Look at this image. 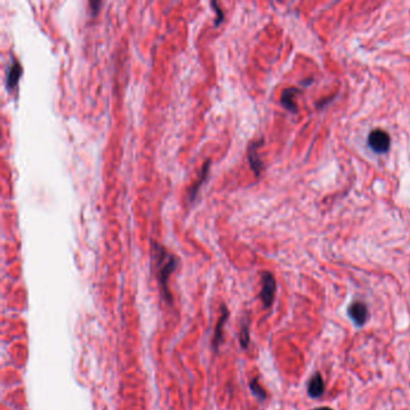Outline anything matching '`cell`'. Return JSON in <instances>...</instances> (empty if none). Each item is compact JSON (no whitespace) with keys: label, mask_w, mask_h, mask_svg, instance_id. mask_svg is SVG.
<instances>
[{"label":"cell","mask_w":410,"mask_h":410,"mask_svg":"<svg viewBox=\"0 0 410 410\" xmlns=\"http://www.w3.org/2000/svg\"><path fill=\"white\" fill-rule=\"evenodd\" d=\"M257 147H259V143H251L249 145V150H248V159H249L251 168H253L254 172H255L256 174H259L261 167H262V164H261L259 158H257V153H256Z\"/></svg>","instance_id":"obj_9"},{"label":"cell","mask_w":410,"mask_h":410,"mask_svg":"<svg viewBox=\"0 0 410 410\" xmlns=\"http://www.w3.org/2000/svg\"><path fill=\"white\" fill-rule=\"evenodd\" d=\"M22 75V66L17 61H13L12 65L9 68L8 76H6V85L8 88H15L17 85L19 77Z\"/></svg>","instance_id":"obj_7"},{"label":"cell","mask_w":410,"mask_h":410,"mask_svg":"<svg viewBox=\"0 0 410 410\" xmlns=\"http://www.w3.org/2000/svg\"><path fill=\"white\" fill-rule=\"evenodd\" d=\"M240 340L241 345H242L243 348H247L248 344H249V329H248V324H243L242 329H241Z\"/></svg>","instance_id":"obj_12"},{"label":"cell","mask_w":410,"mask_h":410,"mask_svg":"<svg viewBox=\"0 0 410 410\" xmlns=\"http://www.w3.org/2000/svg\"><path fill=\"white\" fill-rule=\"evenodd\" d=\"M250 390L253 391V393L257 397V398H260V399L266 398V392H265V390L261 388V385L259 384V382H257V379L251 380Z\"/></svg>","instance_id":"obj_11"},{"label":"cell","mask_w":410,"mask_h":410,"mask_svg":"<svg viewBox=\"0 0 410 410\" xmlns=\"http://www.w3.org/2000/svg\"><path fill=\"white\" fill-rule=\"evenodd\" d=\"M390 143H391V140H390L389 134L382 129H375V130L369 132L368 145L375 153H386L390 148Z\"/></svg>","instance_id":"obj_2"},{"label":"cell","mask_w":410,"mask_h":410,"mask_svg":"<svg viewBox=\"0 0 410 410\" xmlns=\"http://www.w3.org/2000/svg\"><path fill=\"white\" fill-rule=\"evenodd\" d=\"M324 391H325V383H324L321 375L316 373L308 384V395L312 398H319Z\"/></svg>","instance_id":"obj_6"},{"label":"cell","mask_w":410,"mask_h":410,"mask_svg":"<svg viewBox=\"0 0 410 410\" xmlns=\"http://www.w3.org/2000/svg\"><path fill=\"white\" fill-rule=\"evenodd\" d=\"M349 315L356 325L361 326L366 323L367 317H368V309H367V306L365 303L354 302L349 307Z\"/></svg>","instance_id":"obj_5"},{"label":"cell","mask_w":410,"mask_h":410,"mask_svg":"<svg viewBox=\"0 0 410 410\" xmlns=\"http://www.w3.org/2000/svg\"><path fill=\"white\" fill-rule=\"evenodd\" d=\"M152 256H153L155 276H157L164 299L167 302H171L172 297L170 291H168L167 284L168 278L173 273L178 265L177 257L173 254L168 253L166 248L158 242H152Z\"/></svg>","instance_id":"obj_1"},{"label":"cell","mask_w":410,"mask_h":410,"mask_svg":"<svg viewBox=\"0 0 410 410\" xmlns=\"http://www.w3.org/2000/svg\"><path fill=\"white\" fill-rule=\"evenodd\" d=\"M221 312L219 319H218V323L216 325V329H214V335H213V339H212V345H213L214 350H218L219 348V345L223 342V330H224V325H225V321H226V319L229 317V310L226 309V307L223 306L221 307Z\"/></svg>","instance_id":"obj_4"},{"label":"cell","mask_w":410,"mask_h":410,"mask_svg":"<svg viewBox=\"0 0 410 410\" xmlns=\"http://www.w3.org/2000/svg\"><path fill=\"white\" fill-rule=\"evenodd\" d=\"M274 294H276V279L270 272H263L261 277L260 299L266 308L272 306Z\"/></svg>","instance_id":"obj_3"},{"label":"cell","mask_w":410,"mask_h":410,"mask_svg":"<svg viewBox=\"0 0 410 410\" xmlns=\"http://www.w3.org/2000/svg\"><path fill=\"white\" fill-rule=\"evenodd\" d=\"M297 93V89L290 88L284 91L282 97V104L284 107L289 108L290 111H296V104H295V94Z\"/></svg>","instance_id":"obj_10"},{"label":"cell","mask_w":410,"mask_h":410,"mask_svg":"<svg viewBox=\"0 0 410 410\" xmlns=\"http://www.w3.org/2000/svg\"><path fill=\"white\" fill-rule=\"evenodd\" d=\"M212 6H213L214 9H216V11H217V13H218V17H217V19H216V24H219V23L223 21V18H224V15H223V11H221L220 10V8L219 6H218V4L216 2H212Z\"/></svg>","instance_id":"obj_13"},{"label":"cell","mask_w":410,"mask_h":410,"mask_svg":"<svg viewBox=\"0 0 410 410\" xmlns=\"http://www.w3.org/2000/svg\"><path fill=\"white\" fill-rule=\"evenodd\" d=\"M210 163H211L210 160H207L206 163H204L203 168H202V171H201L200 177H198V180H197L196 182H195V183H193V185H191V187H190V189L188 190V196H189V200H190V201L194 200L195 196H196V194H197L198 188H200V185L203 183L204 180H206L207 173H208V168H210Z\"/></svg>","instance_id":"obj_8"},{"label":"cell","mask_w":410,"mask_h":410,"mask_svg":"<svg viewBox=\"0 0 410 410\" xmlns=\"http://www.w3.org/2000/svg\"><path fill=\"white\" fill-rule=\"evenodd\" d=\"M315 410H333V409H331V408H327V406H323V408H316Z\"/></svg>","instance_id":"obj_14"}]
</instances>
